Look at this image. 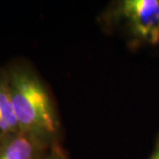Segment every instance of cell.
Masks as SVG:
<instances>
[{
	"instance_id": "6da1fadb",
	"label": "cell",
	"mask_w": 159,
	"mask_h": 159,
	"mask_svg": "<svg viewBox=\"0 0 159 159\" xmlns=\"http://www.w3.org/2000/svg\"><path fill=\"white\" fill-rule=\"evenodd\" d=\"M6 70L13 109L20 130L59 142L60 121L50 91L26 60H13Z\"/></svg>"
},
{
	"instance_id": "277c9868",
	"label": "cell",
	"mask_w": 159,
	"mask_h": 159,
	"mask_svg": "<svg viewBox=\"0 0 159 159\" xmlns=\"http://www.w3.org/2000/svg\"><path fill=\"white\" fill-rule=\"evenodd\" d=\"M13 109L6 67H0V141L20 132Z\"/></svg>"
},
{
	"instance_id": "5b68a950",
	"label": "cell",
	"mask_w": 159,
	"mask_h": 159,
	"mask_svg": "<svg viewBox=\"0 0 159 159\" xmlns=\"http://www.w3.org/2000/svg\"><path fill=\"white\" fill-rule=\"evenodd\" d=\"M43 159H69V157L67 152L60 145V143L57 142L50 148Z\"/></svg>"
},
{
	"instance_id": "7a4b0ae2",
	"label": "cell",
	"mask_w": 159,
	"mask_h": 159,
	"mask_svg": "<svg viewBox=\"0 0 159 159\" xmlns=\"http://www.w3.org/2000/svg\"><path fill=\"white\" fill-rule=\"evenodd\" d=\"M106 32H119L130 48L159 45V0H119L98 18Z\"/></svg>"
},
{
	"instance_id": "8992f818",
	"label": "cell",
	"mask_w": 159,
	"mask_h": 159,
	"mask_svg": "<svg viewBox=\"0 0 159 159\" xmlns=\"http://www.w3.org/2000/svg\"><path fill=\"white\" fill-rule=\"evenodd\" d=\"M148 159H159V133L156 137L155 143H154V148L150 156Z\"/></svg>"
},
{
	"instance_id": "3957f363",
	"label": "cell",
	"mask_w": 159,
	"mask_h": 159,
	"mask_svg": "<svg viewBox=\"0 0 159 159\" xmlns=\"http://www.w3.org/2000/svg\"><path fill=\"white\" fill-rule=\"evenodd\" d=\"M54 144L20 131L0 141V159H43Z\"/></svg>"
}]
</instances>
